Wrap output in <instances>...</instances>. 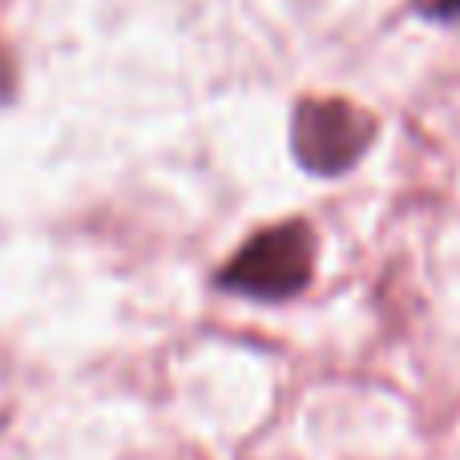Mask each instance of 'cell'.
Returning <instances> with one entry per match:
<instances>
[{
    "label": "cell",
    "mask_w": 460,
    "mask_h": 460,
    "mask_svg": "<svg viewBox=\"0 0 460 460\" xmlns=\"http://www.w3.org/2000/svg\"><path fill=\"white\" fill-rule=\"evenodd\" d=\"M376 137V121L351 102H303L291 121V146L303 170L332 178L351 170Z\"/></svg>",
    "instance_id": "2"
},
{
    "label": "cell",
    "mask_w": 460,
    "mask_h": 460,
    "mask_svg": "<svg viewBox=\"0 0 460 460\" xmlns=\"http://www.w3.org/2000/svg\"><path fill=\"white\" fill-rule=\"evenodd\" d=\"M315 234L307 223H283L254 234L234 259L218 270V287L259 303H283L311 283Z\"/></svg>",
    "instance_id": "1"
},
{
    "label": "cell",
    "mask_w": 460,
    "mask_h": 460,
    "mask_svg": "<svg viewBox=\"0 0 460 460\" xmlns=\"http://www.w3.org/2000/svg\"><path fill=\"white\" fill-rule=\"evenodd\" d=\"M8 89H13V65H8V57L0 53V97H4Z\"/></svg>",
    "instance_id": "4"
},
{
    "label": "cell",
    "mask_w": 460,
    "mask_h": 460,
    "mask_svg": "<svg viewBox=\"0 0 460 460\" xmlns=\"http://www.w3.org/2000/svg\"><path fill=\"white\" fill-rule=\"evenodd\" d=\"M416 13L429 21H460V0H416Z\"/></svg>",
    "instance_id": "3"
}]
</instances>
